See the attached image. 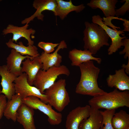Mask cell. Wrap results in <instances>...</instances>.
Instances as JSON below:
<instances>
[{
	"instance_id": "cell-8",
	"label": "cell",
	"mask_w": 129,
	"mask_h": 129,
	"mask_svg": "<svg viewBox=\"0 0 129 129\" xmlns=\"http://www.w3.org/2000/svg\"><path fill=\"white\" fill-rule=\"evenodd\" d=\"M102 20V18L99 15H94L92 17V22L101 27L111 39V44L108 49V54L111 55L123 46L122 40L127 37L125 36L122 37L120 36V35L123 36L125 35L124 32L123 30H115L112 29L105 25Z\"/></svg>"
},
{
	"instance_id": "cell-33",
	"label": "cell",
	"mask_w": 129,
	"mask_h": 129,
	"mask_svg": "<svg viewBox=\"0 0 129 129\" xmlns=\"http://www.w3.org/2000/svg\"><path fill=\"white\" fill-rule=\"evenodd\" d=\"M1 93V90L0 89V94Z\"/></svg>"
},
{
	"instance_id": "cell-19",
	"label": "cell",
	"mask_w": 129,
	"mask_h": 129,
	"mask_svg": "<svg viewBox=\"0 0 129 129\" xmlns=\"http://www.w3.org/2000/svg\"><path fill=\"white\" fill-rule=\"evenodd\" d=\"M57 6L54 13L56 16H58L62 20L64 19L70 12L75 11L79 13L85 8L83 4L77 6L74 5L71 0L66 1L62 0H56Z\"/></svg>"
},
{
	"instance_id": "cell-9",
	"label": "cell",
	"mask_w": 129,
	"mask_h": 129,
	"mask_svg": "<svg viewBox=\"0 0 129 129\" xmlns=\"http://www.w3.org/2000/svg\"><path fill=\"white\" fill-rule=\"evenodd\" d=\"M90 107L88 105L83 107L78 106L71 111L66 117V129H79L81 122L89 117Z\"/></svg>"
},
{
	"instance_id": "cell-20",
	"label": "cell",
	"mask_w": 129,
	"mask_h": 129,
	"mask_svg": "<svg viewBox=\"0 0 129 129\" xmlns=\"http://www.w3.org/2000/svg\"><path fill=\"white\" fill-rule=\"evenodd\" d=\"M102 120L99 110L91 107L89 117L81 122L79 129H101Z\"/></svg>"
},
{
	"instance_id": "cell-14",
	"label": "cell",
	"mask_w": 129,
	"mask_h": 129,
	"mask_svg": "<svg viewBox=\"0 0 129 129\" xmlns=\"http://www.w3.org/2000/svg\"><path fill=\"white\" fill-rule=\"evenodd\" d=\"M106 81L109 87H114L117 89L123 91L129 90V77L123 68L116 70L114 74L109 75Z\"/></svg>"
},
{
	"instance_id": "cell-17",
	"label": "cell",
	"mask_w": 129,
	"mask_h": 129,
	"mask_svg": "<svg viewBox=\"0 0 129 129\" xmlns=\"http://www.w3.org/2000/svg\"><path fill=\"white\" fill-rule=\"evenodd\" d=\"M16 121L23 126L24 129H36L34 118V109L22 103L17 111Z\"/></svg>"
},
{
	"instance_id": "cell-6",
	"label": "cell",
	"mask_w": 129,
	"mask_h": 129,
	"mask_svg": "<svg viewBox=\"0 0 129 129\" xmlns=\"http://www.w3.org/2000/svg\"><path fill=\"white\" fill-rule=\"evenodd\" d=\"M22 102L33 109L38 110L46 115L48 117V121L51 125H58L61 122V113L55 111L51 105L43 102L38 97L30 96L23 99Z\"/></svg>"
},
{
	"instance_id": "cell-31",
	"label": "cell",
	"mask_w": 129,
	"mask_h": 129,
	"mask_svg": "<svg viewBox=\"0 0 129 129\" xmlns=\"http://www.w3.org/2000/svg\"><path fill=\"white\" fill-rule=\"evenodd\" d=\"M122 21L124 22L123 25L124 27V31H129V21L125 19H123Z\"/></svg>"
},
{
	"instance_id": "cell-15",
	"label": "cell",
	"mask_w": 129,
	"mask_h": 129,
	"mask_svg": "<svg viewBox=\"0 0 129 129\" xmlns=\"http://www.w3.org/2000/svg\"><path fill=\"white\" fill-rule=\"evenodd\" d=\"M32 60L34 58L28 55L23 56L12 49L6 58V67L8 70L17 77L22 73V72L21 64L22 61L27 58Z\"/></svg>"
},
{
	"instance_id": "cell-3",
	"label": "cell",
	"mask_w": 129,
	"mask_h": 129,
	"mask_svg": "<svg viewBox=\"0 0 129 129\" xmlns=\"http://www.w3.org/2000/svg\"><path fill=\"white\" fill-rule=\"evenodd\" d=\"M83 31L84 48L92 54H95L104 45L109 46V36L103 28L93 23L85 22Z\"/></svg>"
},
{
	"instance_id": "cell-11",
	"label": "cell",
	"mask_w": 129,
	"mask_h": 129,
	"mask_svg": "<svg viewBox=\"0 0 129 129\" xmlns=\"http://www.w3.org/2000/svg\"><path fill=\"white\" fill-rule=\"evenodd\" d=\"M56 0H35L33 2V6L36 10L35 13L31 16L25 18L21 22L22 24H29L35 18L41 21L43 20L44 15L42 13L48 10L54 13L57 6Z\"/></svg>"
},
{
	"instance_id": "cell-2",
	"label": "cell",
	"mask_w": 129,
	"mask_h": 129,
	"mask_svg": "<svg viewBox=\"0 0 129 129\" xmlns=\"http://www.w3.org/2000/svg\"><path fill=\"white\" fill-rule=\"evenodd\" d=\"M91 107L99 109H116L124 107H129V92L120 91L115 89L113 91L93 97L88 101Z\"/></svg>"
},
{
	"instance_id": "cell-22",
	"label": "cell",
	"mask_w": 129,
	"mask_h": 129,
	"mask_svg": "<svg viewBox=\"0 0 129 129\" xmlns=\"http://www.w3.org/2000/svg\"><path fill=\"white\" fill-rule=\"evenodd\" d=\"M23 99L18 94H15L11 98L8 100L6 105L4 115L8 119L15 122L16 121L17 111L23 103Z\"/></svg>"
},
{
	"instance_id": "cell-10",
	"label": "cell",
	"mask_w": 129,
	"mask_h": 129,
	"mask_svg": "<svg viewBox=\"0 0 129 129\" xmlns=\"http://www.w3.org/2000/svg\"><path fill=\"white\" fill-rule=\"evenodd\" d=\"M29 26L28 24H26L22 27H18L11 24H9L2 31V34L6 35L11 33L13 34L11 39L13 42L16 43L17 41L22 38L27 40L28 45H34V41L31 38V36L34 35L35 30L32 28L28 29Z\"/></svg>"
},
{
	"instance_id": "cell-16",
	"label": "cell",
	"mask_w": 129,
	"mask_h": 129,
	"mask_svg": "<svg viewBox=\"0 0 129 129\" xmlns=\"http://www.w3.org/2000/svg\"><path fill=\"white\" fill-rule=\"evenodd\" d=\"M22 63V72L25 73L27 75L28 83L30 85L33 86L37 73L43 67L39 56L35 57L32 60L30 58H26Z\"/></svg>"
},
{
	"instance_id": "cell-24",
	"label": "cell",
	"mask_w": 129,
	"mask_h": 129,
	"mask_svg": "<svg viewBox=\"0 0 129 129\" xmlns=\"http://www.w3.org/2000/svg\"><path fill=\"white\" fill-rule=\"evenodd\" d=\"M111 123L114 129L129 128V114L123 110L115 113L112 118Z\"/></svg>"
},
{
	"instance_id": "cell-7",
	"label": "cell",
	"mask_w": 129,
	"mask_h": 129,
	"mask_svg": "<svg viewBox=\"0 0 129 129\" xmlns=\"http://www.w3.org/2000/svg\"><path fill=\"white\" fill-rule=\"evenodd\" d=\"M28 76L25 73L16 78L14 82L15 93L19 94L22 99L31 96L37 97L43 102L48 103L46 96L37 88L30 85L28 82Z\"/></svg>"
},
{
	"instance_id": "cell-18",
	"label": "cell",
	"mask_w": 129,
	"mask_h": 129,
	"mask_svg": "<svg viewBox=\"0 0 129 129\" xmlns=\"http://www.w3.org/2000/svg\"><path fill=\"white\" fill-rule=\"evenodd\" d=\"M68 57L71 61V65L73 66H79L83 63L90 60H95L99 64L102 62L100 58L93 56L89 51L84 49H73L69 51Z\"/></svg>"
},
{
	"instance_id": "cell-25",
	"label": "cell",
	"mask_w": 129,
	"mask_h": 129,
	"mask_svg": "<svg viewBox=\"0 0 129 129\" xmlns=\"http://www.w3.org/2000/svg\"><path fill=\"white\" fill-rule=\"evenodd\" d=\"M102 116V125L101 129H114L111 123V119L115 113V109L100 111Z\"/></svg>"
},
{
	"instance_id": "cell-12",
	"label": "cell",
	"mask_w": 129,
	"mask_h": 129,
	"mask_svg": "<svg viewBox=\"0 0 129 129\" xmlns=\"http://www.w3.org/2000/svg\"><path fill=\"white\" fill-rule=\"evenodd\" d=\"M0 75L1 77V93L4 94L8 100H10L15 94L13 82L17 77L8 70L6 65L0 66Z\"/></svg>"
},
{
	"instance_id": "cell-21",
	"label": "cell",
	"mask_w": 129,
	"mask_h": 129,
	"mask_svg": "<svg viewBox=\"0 0 129 129\" xmlns=\"http://www.w3.org/2000/svg\"><path fill=\"white\" fill-rule=\"evenodd\" d=\"M117 0H91L87 5L92 9L97 8L102 11L105 17L114 16Z\"/></svg>"
},
{
	"instance_id": "cell-29",
	"label": "cell",
	"mask_w": 129,
	"mask_h": 129,
	"mask_svg": "<svg viewBox=\"0 0 129 129\" xmlns=\"http://www.w3.org/2000/svg\"><path fill=\"white\" fill-rule=\"evenodd\" d=\"M123 46L124 48V49L119 52L120 55L123 54H125L124 57L125 59H127V58L129 59V39L127 38L124 39L122 40Z\"/></svg>"
},
{
	"instance_id": "cell-1",
	"label": "cell",
	"mask_w": 129,
	"mask_h": 129,
	"mask_svg": "<svg viewBox=\"0 0 129 129\" xmlns=\"http://www.w3.org/2000/svg\"><path fill=\"white\" fill-rule=\"evenodd\" d=\"M81 73L75 92L77 94L96 97L107 93L98 86L97 80L100 70L92 60L83 63L79 66Z\"/></svg>"
},
{
	"instance_id": "cell-30",
	"label": "cell",
	"mask_w": 129,
	"mask_h": 129,
	"mask_svg": "<svg viewBox=\"0 0 129 129\" xmlns=\"http://www.w3.org/2000/svg\"><path fill=\"white\" fill-rule=\"evenodd\" d=\"M6 98L4 95H0V120L4 113L7 101Z\"/></svg>"
},
{
	"instance_id": "cell-5",
	"label": "cell",
	"mask_w": 129,
	"mask_h": 129,
	"mask_svg": "<svg viewBox=\"0 0 129 129\" xmlns=\"http://www.w3.org/2000/svg\"><path fill=\"white\" fill-rule=\"evenodd\" d=\"M70 74L69 69L64 65L52 67L45 71L40 69L37 74L33 85L42 94H44L45 90L54 83L59 76L64 75L68 76Z\"/></svg>"
},
{
	"instance_id": "cell-13",
	"label": "cell",
	"mask_w": 129,
	"mask_h": 129,
	"mask_svg": "<svg viewBox=\"0 0 129 129\" xmlns=\"http://www.w3.org/2000/svg\"><path fill=\"white\" fill-rule=\"evenodd\" d=\"M59 44L55 51L51 54H47L43 52L39 55L41 61L42 63L43 70L45 71L50 68L60 66L62 61V56L58 54V51L61 49L66 48L67 45L64 40L60 41Z\"/></svg>"
},
{
	"instance_id": "cell-32",
	"label": "cell",
	"mask_w": 129,
	"mask_h": 129,
	"mask_svg": "<svg viewBox=\"0 0 129 129\" xmlns=\"http://www.w3.org/2000/svg\"><path fill=\"white\" fill-rule=\"evenodd\" d=\"M122 68L125 69V73L128 74H129V63L126 65L125 64H123L122 66Z\"/></svg>"
},
{
	"instance_id": "cell-23",
	"label": "cell",
	"mask_w": 129,
	"mask_h": 129,
	"mask_svg": "<svg viewBox=\"0 0 129 129\" xmlns=\"http://www.w3.org/2000/svg\"><path fill=\"white\" fill-rule=\"evenodd\" d=\"M6 44L8 48L14 49L23 56L28 55L34 58L40 55L38 48L34 45L26 46L21 41L19 42L18 44H16L14 43L11 39L6 43Z\"/></svg>"
},
{
	"instance_id": "cell-4",
	"label": "cell",
	"mask_w": 129,
	"mask_h": 129,
	"mask_svg": "<svg viewBox=\"0 0 129 129\" xmlns=\"http://www.w3.org/2000/svg\"><path fill=\"white\" fill-rule=\"evenodd\" d=\"M66 86L65 80L60 79L46 89L44 93L48 104L59 112L62 111L70 102Z\"/></svg>"
},
{
	"instance_id": "cell-27",
	"label": "cell",
	"mask_w": 129,
	"mask_h": 129,
	"mask_svg": "<svg viewBox=\"0 0 129 129\" xmlns=\"http://www.w3.org/2000/svg\"><path fill=\"white\" fill-rule=\"evenodd\" d=\"M118 16L115 17L114 16H110L108 17H103V18L102 22L103 23L107 26H109L112 27L113 29L117 30V29H120V27H117L114 25L111 22L112 20L116 19L120 20L121 18L118 17Z\"/></svg>"
},
{
	"instance_id": "cell-26",
	"label": "cell",
	"mask_w": 129,
	"mask_h": 129,
	"mask_svg": "<svg viewBox=\"0 0 129 129\" xmlns=\"http://www.w3.org/2000/svg\"><path fill=\"white\" fill-rule=\"evenodd\" d=\"M59 44L41 41L38 43V46L43 50L44 53L49 54L54 51L55 48L58 46Z\"/></svg>"
},
{
	"instance_id": "cell-28",
	"label": "cell",
	"mask_w": 129,
	"mask_h": 129,
	"mask_svg": "<svg viewBox=\"0 0 129 129\" xmlns=\"http://www.w3.org/2000/svg\"><path fill=\"white\" fill-rule=\"evenodd\" d=\"M125 3L119 8L115 10V15L118 16H123L129 10V0H124Z\"/></svg>"
}]
</instances>
